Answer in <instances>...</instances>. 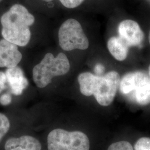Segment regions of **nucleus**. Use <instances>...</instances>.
Instances as JSON below:
<instances>
[{"instance_id": "f257e3e1", "label": "nucleus", "mask_w": 150, "mask_h": 150, "mask_svg": "<svg viewBox=\"0 0 150 150\" xmlns=\"http://www.w3.org/2000/svg\"><path fill=\"white\" fill-rule=\"evenodd\" d=\"M35 21L33 15L20 4L12 6L1 18L2 35L17 46H26L30 41V27Z\"/></svg>"}, {"instance_id": "f03ea898", "label": "nucleus", "mask_w": 150, "mask_h": 150, "mask_svg": "<svg viewBox=\"0 0 150 150\" xmlns=\"http://www.w3.org/2000/svg\"><path fill=\"white\" fill-rule=\"evenodd\" d=\"M120 76L112 71L102 76L91 72L81 73L78 76L81 93L86 96L93 95L102 106H108L113 102L118 90Z\"/></svg>"}, {"instance_id": "7ed1b4c3", "label": "nucleus", "mask_w": 150, "mask_h": 150, "mask_svg": "<svg viewBox=\"0 0 150 150\" xmlns=\"http://www.w3.org/2000/svg\"><path fill=\"white\" fill-rule=\"evenodd\" d=\"M70 69V62L65 54L61 52L54 57L53 54L47 53L33 67V80L38 87L44 88L52 82L54 77L66 74Z\"/></svg>"}, {"instance_id": "20e7f679", "label": "nucleus", "mask_w": 150, "mask_h": 150, "mask_svg": "<svg viewBox=\"0 0 150 150\" xmlns=\"http://www.w3.org/2000/svg\"><path fill=\"white\" fill-rule=\"evenodd\" d=\"M90 146L87 136L81 131L54 129L47 137L48 150H89Z\"/></svg>"}, {"instance_id": "39448f33", "label": "nucleus", "mask_w": 150, "mask_h": 150, "mask_svg": "<svg viewBox=\"0 0 150 150\" xmlns=\"http://www.w3.org/2000/svg\"><path fill=\"white\" fill-rule=\"evenodd\" d=\"M59 41L61 48L66 51L85 50L89 46L88 40L80 22L73 18L67 20L59 27Z\"/></svg>"}, {"instance_id": "423d86ee", "label": "nucleus", "mask_w": 150, "mask_h": 150, "mask_svg": "<svg viewBox=\"0 0 150 150\" xmlns=\"http://www.w3.org/2000/svg\"><path fill=\"white\" fill-rule=\"evenodd\" d=\"M118 36L129 47L139 46L144 38V32L139 23L132 20L121 22L118 25Z\"/></svg>"}, {"instance_id": "0eeeda50", "label": "nucleus", "mask_w": 150, "mask_h": 150, "mask_svg": "<svg viewBox=\"0 0 150 150\" xmlns=\"http://www.w3.org/2000/svg\"><path fill=\"white\" fill-rule=\"evenodd\" d=\"M17 46L4 38L0 40V67H14L21 62L22 55Z\"/></svg>"}, {"instance_id": "6e6552de", "label": "nucleus", "mask_w": 150, "mask_h": 150, "mask_svg": "<svg viewBox=\"0 0 150 150\" xmlns=\"http://www.w3.org/2000/svg\"><path fill=\"white\" fill-rule=\"evenodd\" d=\"M150 81V76L142 71H134L124 75L120 82V90L127 95L135 90L141 85Z\"/></svg>"}, {"instance_id": "1a4fd4ad", "label": "nucleus", "mask_w": 150, "mask_h": 150, "mask_svg": "<svg viewBox=\"0 0 150 150\" xmlns=\"http://www.w3.org/2000/svg\"><path fill=\"white\" fill-rule=\"evenodd\" d=\"M5 74L12 93L16 96L21 95L28 85V81L21 69L17 66L8 68L6 71Z\"/></svg>"}, {"instance_id": "9d476101", "label": "nucleus", "mask_w": 150, "mask_h": 150, "mask_svg": "<svg viewBox=\"0 0 150 150\" xmlns=\"http://www.w3.org/2000/svg\"><path fill=\"white\" fill-rule=\"evenodd\" d=\"M5 150H41V144L38 139L30 136L8 139L5 146Z\"/></svg>"}, {"instance_id": "9b49d317", "label": "nucleus", "mask_w": 150, "mask_h": 150, "mask_svg": "<svg viewBox=\"0 0 150 150\" xmlns=\"http://www.w3.org/2000/svg\"><path fill=\"white\" fill-rule=\"evenodd\" d=\"M107 48L116 60L122 61L127 58L129 47L119 36L110 38L107 42Z\"/></svg>"}, {"instance_id": "f8f14e48", "label": "nucleus", "mask_w": 150, "mask_h": 150, "mask_svg": "<svg viewBox=\"0 0 150 150\" xmlns=\"http://www.w3.org/2000/svg\"><path fill=\"white\" fill-rule=\"evenodd\" d=\"M134 99L140 105H147L150 103V81L139 86L134 91Z\"/></svg>"}, {"instance_id": "ddd939ff", "label": "nucleus", "mask_w": 150, "mask_h": 150, "mask_svg": "<svg viewBox=\"0 0 150 150\" xmlns=\"http://www.w3.org/2000/svg\"><path fill=\"white\" fill-rule=\"evenodd\" d=\"M10 127V123L5 115L0 113V141L3 139Z\"/></svg>"}, {"instance_id": "4468645a", "label": "nucleus", "mask_w": 150, "mask_h": 150, "mask_svg": "<svg viewBox=\"0 0 150 150\" xmlns=\"http://www.w3.org/2000/svg\"><path fill=\"white\" fill-rule=\"evenodd\" d=\"M107 150H134V149L129 142L122 141L111 144Z\"/></svg>"}, {"instance_id": "2eb2a0df", "label": "nucleus", "mask_w": 150, "mask_h": 150, "mask_svg": "<svg viewBox=\"0 0 150 150\" xmlns=\"http://www.w3.org/2000/svg\"><path fill=\"white\" fill-rule=\"evenodd\" d=\"M134 150H150V138L142 137L137 141Z\"/></svg>"}, {"instance_id": "dca6fc26", "label": "nucleus", "mask_w": 150, "mask_h": 150, "mask_svg": "<svg viewBox=\"0 0 150 150\" xmlns=\"http://www.w3.org/2000/svg\"><path fill=\"white\" fill-rule=\"evenodd\" d=\"M60 2L68 8H74L81 5L85 0H59Z\"/></svg>"}, {"instance_id": "f3484780", "label": "nucleus", "mask_w": 150, "mask_h": 150, "mask_svg": "<svg viewBox=\"0 0 150 150\" xmlns=\"http://www.w3.org/2000/svg\"><path fill=\"white\" fill-rule=\"evenodd\" d=\"M12 101V97L9 93H5L0 97V103L4 106L10 105Z\"/></svg>"}, {"instance_id": "a211bd4d", "label": "nucleus", "mask_w": 150, "mask_h": 150, "mask_svg": "<svg viewBox=\"0 0 150 150\" xmlns=\"http://www.w3.org/2000/svg\"><path fill=\"white\" fill-rule=\"evenodd\" d=\"M7 82L5 73L0 71V93L6 88V84Z\"/></svg>"}, {"instance_id": "6ab92c4d", "label": "nucleus", "mask_w": 150, "mask_h": 150, "mask_svg": "<svg viewBox=\"0 0 150 150\" xmlns=\"http://www.w3.org/2000/svg\"><path fill=\"white\" fill-rule=\"evenodd\" d=\"M105 71V67L102 64H97L95 67V72L97 76H100Z\"/></svg>"}, {"instance_id": "aec40b11", "label": "nucleus", "mask_w": 150, "mask_h": 150, "mask_svg": "<svg viewBox=\"0 0 150 150\" xmlns=\"http://www.w3.org/2000/svg\"><path fill=\"white\" fill-rule=\"evenodd\" d=\"M42 1L45 2H51V1H52L53 0H42Z\"/></svg>"}, {"instance_id": "412c9836", "label": "nucleus", "mask_w": 150, "mask_h": 150, "mask_svg": "<svg viewBox=\"0 0 150 150\" xmlns=\"http://www.w3.org/2000/svg\"><path fill=\"white\" fill-rule=\"evenodd\" d=\"M149 43H150V33H149Z\"/></svg>"}, {"instance_id": "4be33fe9", "label": "nucleus", "mask_w": 150, "mask_h": 150, "mask_svg": "<svg viewBox=\"0 0 150 150\" xmlns=\"http://www.w3.org/2000/svg\"><path fill=\"white\" fill-rule=\"evenodd\" d=\"M149 76H150V66H149Z\"/></svg>"}, {"instance_id": "5701e85b", "label": "nucleus", "mask_w": 150, "mask_h": 150, "mask_svg": "<svg viewBox=\"0 0 150 150\" xmlns=\"http://www.w3.org/2000/svg\"><path fill=\"white\" fill-rule=\"evenodd\" d=\"M1 1H2V0H0V2H1Z\"/></svg>"}]
</instances>
